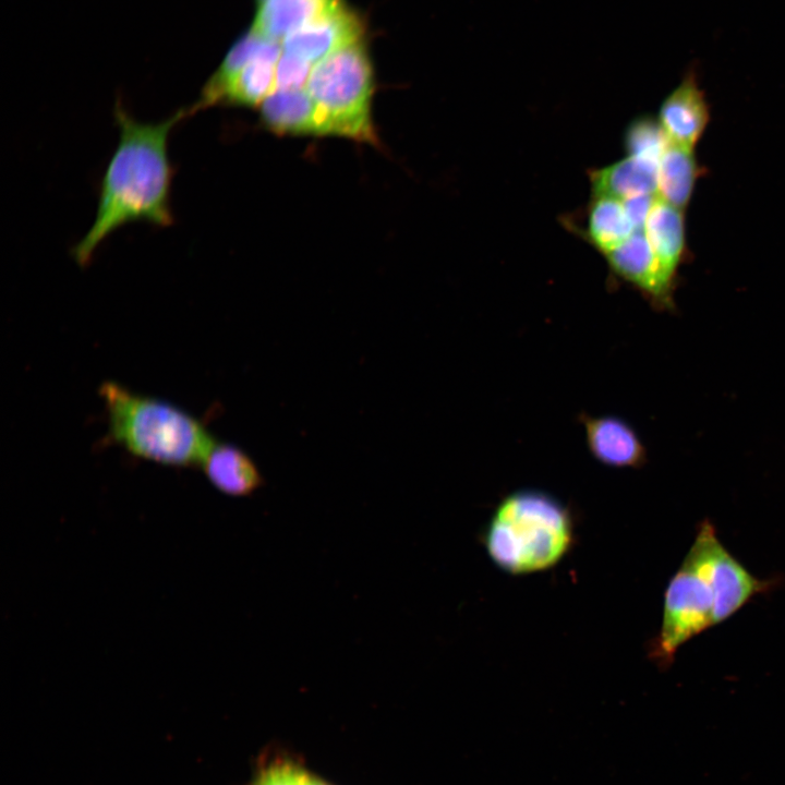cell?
<instances>
[{"mask_svg":"<svg viewBox=\"0 0 785 785\" xmlns=\"http://www.w3.org/2000/svg\"><path fill=\"white\" fill-rule=\"evenodd\" d=\"M363 27L358 15L338 0L327 12L286 37L282 49L313 65L355 41Z\"/></svg>","mask_w":785,"mask_h":785,"instance_id":"obj_7","label":"cell"},{"mask_svg":"<svg viewBox=\"0 0 785 785\" xmlns=\"http://www.w3.org/2000/svg\"><path fill=\"white\" fill-rule=\"evenodd\" d=\"M668 138L660 124L650 118L633 121L626 132L625 147L629 156L660 162Z\"/></svg>","mask_w":785,"mask_h":785,"instance_id":"obj_18","label":"cell"},{"mask_svg":"<svg viewBox=\"0 0 785 785\" xmlns=\"http://www.w3.org/2000/svg\"><path fill=\"white\" fill-rule=\"evenodd\" d=\"M191 116L190 107H185L161 121L143 122L116 104L119 138L100 180L94 221L71 251L78 265L86 266L100 244L125 225L173 224L170 195L174 171L169 137Z\"/></svg>","mask_w":785,"mask_h":785,"instance_id":"obj_1","label":"cell"},{"mask_svg":"<svg viewBox=\"0 0 785 785\" xmlns=\"http://www.w3.org/2000/svg\"><path fill=\"white\" fill-rule=\"evenodd\" d=\"M697 177L692 148L668 141L659 162V197L679 209L684 208L690 200Z\"/></svg>","mask_w":785,"mask_h":785,"instance_id":"obj_16","label":"cell"},{"mask_svg":"<svg viewBox=\"0 0 785 785\" xmlns=\"http://www.w3.org/2000/svg\"><path fill=\"white\" fill-rule=\"evenodd\" d=\"M644 233L663 273L674 281L685 245L680 209L657 195L645 221Z\"/></svg>","mask_w":785,"mask_h":785,"instance_id":"obj_15","label":"cell"},{"mask_svg":"<svg viewBox=\"0 0 785 785\" xmlns=\"http://www.w3.org/2000/svg\"><path fill=\"white\" fill-rule=\"evenodd\" d=\"M708 107L692 73L665 99L660 124L669 142L692 148L708 123Z\"/></svg>","mask_w":785,"mask_h":785,"instance_id":"obj_10","label":"cell"},{"mask_svg":"<svg viewBox=\"0 0 785 785\" xmlns=\"http://www.w3.org/2000/svg\"><path fill=\"white\" fill-rule=\"evenodd\" d=\"M635 230L621 200L594 196L589 209L587 235L595 247L606 254L624 243Z\"/></svg>","mask_w":785,"mask_h":785,"instance_id":"obj_17","label":"cell"},{"mask_svg":"<svg viewBox=\"0 0 785 785\" xmlns=\"http://www.w3.org/2000/svg\"><path fill=\"white\" fill-rule=\"evenodd\" d=\"M261 122L271 132L323 136L317 108L303 89H275L258 106Z\"/></svg>","mask_w":785,"mask_h":785,"instance_id":"obj_12","label":"cell"},{"mask_svg":"<svg viewBox=\"0 0 785 785\" xmlns=\"http://www.w3.org/2000/svg\"><path fill=\"white\" fill-rule=\"evenodd\" d=\"M310 785H328L325 782L321 781L319 778L311 776L310 778Z\"/></svg>","mask_w":785,"mask_h":785,"instance_id":"obj_22","label":"cell"},{"mask_svg":"<svg viewBox=\"0 0 785 785\" xmlns=\"http://www.w3.org/2000/svg\"><path fill=\"white\" fill-rule=\"evenodd\" d=\"M611 269L661 310L672 309L673 280L663 273L643 230L605 254Z\"/></svg>","mask_w":785,"mask_h":785,"instance_id":"obj_8","label":"cell"},{"mask_svg":"<svg viewBox=\"0 0 785 785\" xmlns=\"http://www.w3.org/2000/svg\"><path fill=\"white\" fill-rule=\"evenodd\" d=\"M594 196L625 200L641 194H657L659 162L628 156L591 173Z\"/></svg>","mask_w":785,"mask_h":785,"instance_id":"obj_13","label":"cell"},{"mask_svg":"<svg viewBox=\"0 0 785 785\" xmlns=\"http://www.w3.org/2000/svg\"><path fill=\"white\" fill-rule=\"evenodd\" d=\"M579 421L587 448L597 462L615 469H636L645 463L644 444L624 419L612 414L581 413Z\"/></svg>","mask_w":785,"mask_h":785,"instance_id":"obj_9","label":"cell"},{"mask_svg":"<svg viewBox=\"0 0 785 785\" xmlns=\"http://www.w3.org/2000/svg\"><path fill=\"white\" fill-rule=\"evenodd\" d=\"M313 64L282 51L276 64V89L305 88Z\"/></svg>","mask_w":785,"mask_h":785,"instance_id":"obj_19","label":"cell"},{"mask_svg":"<svg viewBox=\"0 0 785 785\" xmlns=\"http://www.w3.org/2000/svg\"><path fill=\"white\" fill-rule=\"evenodd\" d=\"M338 0H262L252 31L282 43L293 32L327 12Z\"/></svg>","mask_w":785,"mask_h":785,"instance_id":"obj_14","label":"cell"},{"mask_svg":"<svg viewBox=\"0 0 785 785\" xmlns=\"http://www.w3.org/2000/svg\"><path fill=\"white\" fill-rule=\"evenodd\" d=\"M573 519L559 499L524 488L505 496L484 531L483 543L493 563L511 575L552 568L573 543Z\"/></svg>","mask_w":785,"mask_h":785,"instance_id":"obj_2","label":"cell"},{"mask_svg":"<svg viewBox=\"0 0 785 785\" xmlns=\"http://www.w3.org/2000/svg\"><path fill=\"white\" fill-rule=\"evenodd\" d=\"M311 775L288 760H276L263 770L256 785H310Z\"/></svg>","mask_w":785,"mask_h":785,"instance_id":"obj_20","label":"cell"},{"mask_svg":"<svg viewBox=\"0 0 785 785\" xmlns=\"http://www.w3.org/2000/svg\"><path fill=\"white\" fill-rule=\"evenodd\" d=\"M110 438L129 452L174 467L201 466L216 443L203 424L166 401L106 382L99 388Z\"/></svg>","mask_w":785,"mask_h":785,"instance_id":"obj_3","label":"cell"},{"mask_svg":"<svg viewBox=\"0 0 785 785\" xmlns=\"http://www.w3.org/2000/svg\"><path fill=\"white\" fill-rule=\"evenodd\" d=\"M305 90L317 108L323 136L377 144L371 111L373 70L361 40L314 64Z\"/></svg>","mask_w":785,"mask_h":785,"instance_id":"obj_4","label":"cell"},{"mask_svg":"<svg viewBox=\"0 0 785 785\" xmlns=\"http://www.w3.org/2000/svg\"><path fill=\"white\" fill-rule=\"evenodd\" d=\"M656 194L635 195L623 201L625 212L636 230H643Z\"/></svg>","mask_w":785,"mask_h":785,"instance_id":"obj_21","label":"cell"},{"mask_svg":"<svg viewBox=\"0 0 785 785\" xmlns=\"http://www.w3.org/2000/svg\"><path fill=\"white\" fill-rule=\"evenodd\" d=\"M714 602L708 576L688 551L666 587L662 625L648 645L649 657L660 669L673 664L684 643L715 626Z\"/></svg>","mask_w":785,"mask_h":785,"instance_id":"obj_5","label":"cell"},{"mask_svg":"<svg viewBox=\"0 0 785 785\" xmlns=\"http://www.w3.org/2000/svg\"><path fill=\"white\" fill-rule=\"evenodd\" d=\"M689 552L697 558L714 591V623L718 625L756 595L770 591L775 580L759 579L735 558L717 538L714 526L700 522Z\"/></svg>","mask_w":785,"mask_h":785,"instance_id":"obj_6","label":"cell"},{"mask_svg":"<svg viewBox=\"0 0 785 785\" xmlns=\"http://www.w3.org/2000/svg\"><path fill=\"white\" fill-rule=\"evenodd\" d=\"M200 467L218 491L232 497L251 496L264 485L257 466L234 445L216 440Z\"/></svg>","mask_w":785,"mask_h":785,"instance_id":"obj_11","label":"cell"},{"mask_svg":"<svg viewBox=\"0 0 785 785\" xmlns=\"http://www.w3.org/2000/svg\"><path fill=\"white\" fill-rule=\"evenodd\" d=\"M259 1H262V0H259Z\"/></svg>","mask_w":785,"mask_h":785,"instance_id":"obj_23","label":"cell"}]
</instances>
